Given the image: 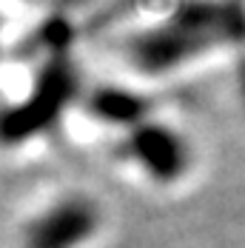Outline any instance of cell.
<instances>
[{
    "label": "cell",
    "mask_w": 245,
    "mask_h": 248,
    "mask_svg": "<svg viewBox=\"0 0 245 248\" xmlns=\"http://www.w3.org/2000/svg\"><path fill=\"white\" fill-rule=\"evenodd\" d=\"M243 43L245 0H180L160 20L120 37L114 54L131 72L160 77Z\"/></svg>",
    "instance_id": "cell-1"
},
{
    "label": "cell",
    "mask_w": 245,
    "mask_h": 248,
    "mask_svg": "<svg viewBox=\"0 0 245 248\" xmlns=\"http://www.w3.org/2000/svg\"><path fill=\"white\" fill-rule=\"evenodd\" d=\"M80 94V77L72 57L66 51L51 54L37 72L26 97L6 108L3 117V143L20 146L23 140L37 137L60 120V114L69 108V103Z\"/></svg>",
    "instance_id": "cell-2"
},
{
    "label": "cell",
    "mask_w": 245,
    "mask_h": 248,
    "mask_svg": "<svg viewBox=\"0 0 245 248\" xmlns=\"http://www.w3.org/2000/svg\"><path fill=\"white\" fill-rule=\"evenodd\" d=\"M100 228V205L72 191L43 205L20 234V248H83Z\"/></svg>",
    "instance_id": "cell-3"
},
{
    "label": "cell",
    "mask_w": 245,
    "mask_h": 248,
    "mask_svg": "<svg viewBox=\"0 0 245 248\" xmlns=\"http://www.w3.org/2000/svg\"><path fill=\"white\" fill-rule=\"evenodd\" d=\"M122 154L151 183L171 186L183 180L191 166V146L174 125L148 117L122 134Z\"/></svg>",
    "instance_id": "cell-4"
},
{
    "label": "cell",
    "mask_w": 245,
    "mask_h": 248,
    "mask_svg": "<svg viewBox=\"0 0 245 248\" xmlns=\"http://www.w3.org/2000/svg\"><path fill=\"white\" fill-rule=\"evenodd\" d=\"M151 100L143 92L125 89V86H94L86 97H83V108L86 114L103 125H117L122 131L134 128V125L146 123L151 117Z\"/></svg>",
    "instance_id": "cell-5"
}]
</instances>
